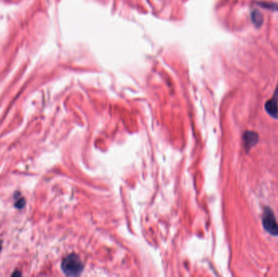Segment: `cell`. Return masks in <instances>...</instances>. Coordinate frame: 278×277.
<instances>
[{"label": "cell", "mask_w": 278, "mask_h": 277, "mask_svg": "<svg viewBox=\"0 0 278 277\" xmlns=\"http://www.w3.org/2000/svg\"><path fill=\"white\" fill-rule=\"evenodd\" d=\"M62 269L67 275H79L82 270V262L76 255H69L63 260Z\"/></svg>", "instance_id": "6da1fadb"}, {"label": "cell", "mask_w": 278, "mask_h": 277, "mask_svg": "<svg viewBox=\"0 0 278 277\" xmlns=\"http://www.w3.org/2000/svg\"><path fill=\"white\" fill-rule=\"evenodd\" d=\"M262 224L266 232L272 236H278V224L273 211L269 207L264 208Z\"/></svg>", "instance_id": "7a4b0ae2"}, {"label": "cell", "mask_w": 278, "mask_h": 277, "mask_svg": "<svg viewBox=\"0 0 278 277\" xmlns=\"http://www.w3.org/2000/svg\"><path fill=\"white\" fill-rule=\"evenodd\" d=\"M265 110L273 118L278 117V82L276 85V90L274 91L273 96L270 100L265 103Z\"/></svg>", "instance_id": "3957f363"}, {"label": "cell", "mask_w": 278, "mask_h": 277, "mask_svg": "<svg viewBox=\"0 0 278 277\" xmlns=\"http://www.w3.org/2000/svg\"><path fill=\"white\" fill-rule=\"evenodd\" d=\"M242 140H243V145L246 152H248L259 142V135L256 132L245 131Z\"/></svg>", "instance_id": "277c9868"}, {"label": "cell", "mask_w": 278, "mask_h": 277, "mask_svg": "<svg viewBox=\"0 0 278 277\" xmlns=\"http://www.w3.org/2000/svg\"><path fill=\"white\" fill-rule=\"evenodd\" d=\"M251 18L252 23L256 27H260L264 23V16L258 9H254L252 11L251 14Z\"/></svg>", "instance_id": "5b68a950"}, {"label": "cell", "mask_w": 278, "mask_h": 277, "mask_svg": "<svg viewBox=\"0 0 278 277\" xmlns=\"http://www.w3.org/2000/svg\"><path fill=\"white\" fill-rule=\"evenodd\" d=\"M258 4L264 8L269 9L272 11H277L278 10V5L276 3L273 2H258Z\"/></svg>", "instance_id": "8992f818"}, {"label": "cell", "mask_w": 278, "mask_h": 277, "mask_svg": "<svg viewBox=\"0 0 278 277\" xmlns=\"http://www.w3.org/2000/svg\"><path fill=\"white\" fill-rule=\"evenodd\" d=\"M0 249H1V245H0Z\"/></svg>", "instance_id": "52a82bcc"}]
</instances>
